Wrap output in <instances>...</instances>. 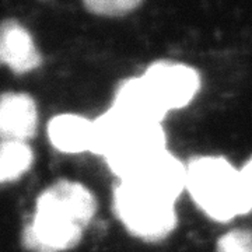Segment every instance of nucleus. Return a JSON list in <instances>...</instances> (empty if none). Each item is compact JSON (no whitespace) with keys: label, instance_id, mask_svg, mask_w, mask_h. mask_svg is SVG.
I'll use <instances>...</instances> for the list:
<instances>
[{"label":"nucleus","instance_id":"20e7f679","mask_svg":"<svg viewBox=\"0 0 252 252\" xmlns=\"http://www.w3.org/2000/svg\"><path fill=\"white\" fill-rule=\"evenodd\" d=\"M164 150L167 135L161 124H144L129 118L104 158L122 181L132 178Z\"/></svg>","mask_w":252,"mask_h":252},{"label":"nucleus","instance_id":"f03ea898","mask_svg":"<svg viewBox=\"0 0 252 252\" xmlns=\"http://www.w3.org/2000/svg\"><path fill=\"white\" fill-rule=\"evenodd\" d=\"M174 195L143 178L119 181L112 205L118 220L129 234L146 243H158L174 233L178 224Z\"/></svg>","mask_w":252,"mask_h":252},{"label":"nucleus","instance_id":"f8f14e48","mask_svg":"<svg viewBox=\"0 0 252 252\" xmlns=\"http://www.w3.org/2000/svg\"><path fill=\"white\" fill-rule=\"evenodd\" d=\"M217 252H252V231L234 228L217 240Z\"/></svg>","mask_w":252,"mask_h":252},{"label":"nucleus","instance_id":"6e6552de","mask_svg":"<svg viewBox=\"0 0 252 252\" xmlns=\"http://www.w3.org/2000/svg\"><path fill=\"white\" fill-rule=\"evenodd\" d=\"M111 107L144 124H161L168 115L154 101L140 76L126 79L118 86Z\"/></svg>","mask_w":252,"mask_h":252},{"label":"nucleus","instance_id":"9b49d317","mask_svg":"<svg viewBox=\"0 0 252 252\" xmlns=\"http://www.w3.org/2000/svg\"><path fill=\"white\" fill-rule=\"evenodd\" d=\"M84 7L101 17H122L142 6L140 0H86Z\"/></svg>","mask_w":252,"mask_h":252},{"label":"nucleus","instance_id":"0eeeda50","mask_svg":"<svg viewBox=\"0 0 252 252\" xmlns=\"http://www.w3.org/2000/svg\"><path fill=\"white\" fill-rule=\"evenodd\" d=\"M38 127V108L26 93L7 91L0 94V142H26Z\"/></svg>","mask_w":252,"mask_h":252},{"label":"nucleus","instance_id":"f257e3e1","mask_svg":"<svg viewBox=\"0 0 252 252\" xmlns=\"http://www.w3.org/2000/svg\"><path fill=\"white\" fill-rule=\"evenodd\" d=\"M97 210V200L80 182L61 180L36 199L32 220L21 233L30 252H64L83 238Z\"/></svg>","mask_w":252,"mask_h":252},{"label":"nucleus","instance_id":"1a4fd4ad","mask_svg":"<svg viewBox=\"0 0 252 252\" xmlns=\"http://www.w3.org/2000/svg\"><path fill=\"white\" fill-rule=\"evenodd\" d=\"M48 137L55 149L63 153L90 152L93 121L76 114H62L48 124Z\"/></svg>","mask_w":252,"mask_h":252},{"label":"nucleus","instance_id":"39448f33","mask_svg":"<svg viewBox=\"0 0 252 252\" xmlns=\"http://www.w3.org/2000/svg\"><path fill=\"white\" fill-rule=\"evenodd\" d=\"M154 101L167 114L188 107L200 90V74L185 63L156 61L140 76Z\"/></svg>","mask_w":252,"mask_h":252},{"label":"nucleus","instance_id":"423d86ee","mask_svg":"<svg viewBox=\"0 0 252 252\" xmlns=\"http://www.w3.org/2000/svg\"><path fill=\"white\" fill-rule=\"evenodd\" d=\"M41 64L42 55L27 28L13 18L0 21V66L16 74H26Z\"/></svg>","mask_w":252,"mask_h":252},{"label":"nucleus","instance_id":"7ed1b4c3","mask_svg":"<svg viewBox=\"0 0 252 252\" xmlns=\"http://www.w3.org/2000/svg\"><path fill=\"white\" fill-rule=\"evenodd\" d=\"M185 189L209 219L228 223L248 215L240 170L221 156H200L187 165Z\"/></svg>","mask_w":252,"mask_h":252},{"label":"nucleus","instance_id":"9d476101","mask_svg":"<svg viewBox=\"0 0 252 252\" xmlns=\"http://www.w3.org/2000/svg\"><path fill=\"white\" fill-rule=\"evenodd\" d=\"M32 162L34 153L26 142H0V182L17 181Z\"/></svg>","mask_w":252,"mask_h":252},{"label":"nucleus","instance_id":"ddd939ff","mask_svg":"<svg viewBox=\"0 0 252 252\" xmlns=\"http://www.w3.org/2000/svg\"><path fill=\"white\" fill-rule=\"evenodd\" d=\"M241 185H243L244 199L248 209V213L252 210V157L240 168Z\"/></svg>","mask_w":252,"mask_h":252}]
</instances>
